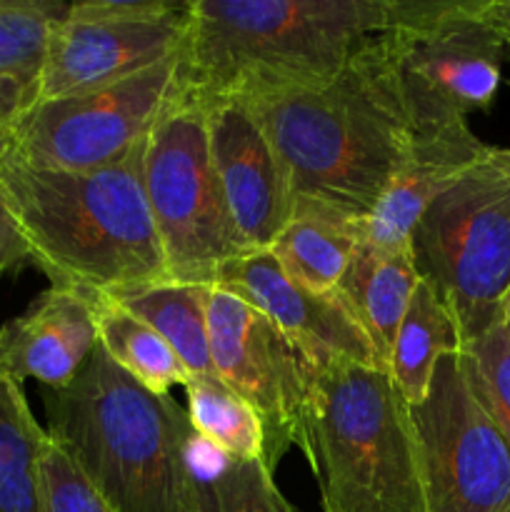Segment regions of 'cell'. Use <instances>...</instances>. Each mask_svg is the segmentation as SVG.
<instances>
[{
	"mask_svg": "<svg viewBox=\"0 0 510 512\" xmlns=\"http://www.w3.org/2000/svg\"><path fill=\"white\" fill-rule=\"evenodd\" d=\"M213 288L235 295L283 330L318 368L355 363L383 368L378 350L368 340L338 290L313 293L290 280L268 250H255L230 260L215 275Z\"/></svg>",
	"mask_w": 510,
	"mask_h": 512,
	"instance_id": "obj_13",
	"label": "cell"
},
{
	"mask_svg": "<svg viewBox=\"0 0 510 512\" xmlns=\"http://www.w3.org/2000/svg\"><path fill=\"white\" fill-rule=\"evenodd\" d=\"M203 110L210 155L245 250H268L295 213L288 173L248 105L228 100Z\"/></svg>",
	"mask_w": 510,
	"mask_h": 512,
	"instance_id": "obj_14",
	"label": "cell"
},
{
	"mask_svg": "<svg viewBox=\"0 0 510 512\" xmlns=\"http://www.w3.org/2000/svg\"><path fill=\"white\" fill-rule=\"evenodd\" d=\"M243 105L278 153L295 203L363 223L413 140L385 30L365 40L325 83Z\"/></svg>",
	"mask_w": 510,
	"mask_h": 512,
	"instance_id": "obj_1",
	"label": "cell"
},
{
	"mask_svg": "<svg viewBox=\"0 0 510 512\" xmlns=\"http://www.w3.org/2000/svg\"><path fill=\"white\" fill-rule=\"evenodd\" d=\"M25 263H30L28 243H25L23 233H20V225L15 220L13 210L8 208L3 193H0V275L20 268Z\"/></svg>",
	"mask_w": 510,
	"mask_h": 512,
	"instance_id": "obj_29",
	"label": "cell"
},
{
	"mask_svg": "<svg viewBox=\"0 0 510 512\" xmlns=\"http://www.w3.org/2000/svg\"><path fill=\"white\" fill-rule=\"evenodd\" d=\"M363 220L320 205L295 203V213L268 253L283 273L313 293H333L363 240Z\"/></svg>",
	"mask_w": 510,
	"mask_h": 512,
	"instance_id": "obj_18",
	"label": "cell"
},
{
	"mask_svg": "<svg viewBox=\"0 0 510 512\" xmlns=\"http://www.w3.org/2000/svg\"><path fill=\"white\" fill-rule=\"evenodd\" d=\"M210 290L213 285L160 283L115 300L145 320L173 348L190 378H205L215 375L208 330Z\"/></svg>",
	"mask_w": 510,
	"mask_h": 512,
	"instance_id": "obj_20",
	"label": "cell"
},
{
	"mask_svg": "<svg viewBox=\"0 0 510 512\" xmlns=\"http://www.w3.org/2000/svg\"><path fill=\"white\" fill-rule=\"evenodd\" d=\"M35 88L18 83V80L0 78V170L5 168L13 150L15 128L23 110L33 103Z\"/></svg>",
	"mask_w": 510,
	"mask_h": 512,
	"instance_id": "obj_28",
	"label": "cell"
},
{
	"mask_svg": "<svg viewBox=\"0 0 510 512\" xmlns=\"http://www.w3.org/2000/svg\"><path fill=\"white\" fill-rule=\"evenodd\" d=\"M460 350L463 335L453 313L440 295L420 280L400 320L393 353L388 358V373L405 403H423L438 360Z\"/></svg>",
	"mask_w": 510,
	"mask_h": 512,
	"instance_id": "obj_19",
	"label": "cell"
},
{
	"mask_svg": "<svg viewBox=\"0 0 510 512\" xmlns=\"http://www.w3.org/2000/svg\"><path fill=\"white\" fill-rule=\"evenodd\" d=\"M98 348L90 293L50 285L28 310L0 328V375L23 383L38 380L60 390Z\"/></svg>",
	"mask_w": 510,
	"mask_h": 512,
	"instance_id": "obj_15",
	"label": "cell"
},
{
	"mask_svg": "<svg viewBox=\"0 0 510 512\" xmlns=\"http://www.w3.org/2000/svg\"><path fill=\"white\" fill-rule=\"evenodd\" d=\"M190 0H83L50 35L33 100L88 93L138 75L185 45Z\"/></svg>",
	"mask_w": 510,
	"mask_h": 512,
	"instance_id": "obj_11",
	"label": "cell"
},
{
	"mask_svg": "<svg viewBox=\"0 0 510 512\" xmlns=\"http://www.w3.org/2000/svg\"><path fill=\"white\" fill-rule=\"evenodd\" d=\"M143 188L173 283L213 285L230 260L245 255L208 143V115L180 100L150 130Z\"/></svg>",
	"mask_w": 510,
	"mask_h": 512,
	"instance_id": "obj_8",
	"label": "cell"
},
{
	"mask_svg": "<svg viewBox=\"0 0 510 512\" xmlns=\"http://www.w3.org/2000/svg\"><path fill=\"white\" fill-rule=\"evenodd\" d=\"M185 398L190 425L210 448L240 463L265 458V430L258 413L218 375L190 378Z\"/></svg>",
	"mask_w": 510,
	"mask_h": 512,
	"instance_id": "obj_24",
	"label": "cell"
},
{
	"mask_svg": "<svg viewBox=\"0 0 510 512\" xmlns=\"http://www.w3.org/2000/svg\"><path fill=\"white\" fill-rule=\"evenodd\" d=\"M465 375L510 445V330L505 320L460 350Z\"/></svg>",
	"mask_w": 510,
	"mask_h": 512,
	"instance_id": "obj_26",
	"label": "cell"
},
{
	"mask_svg": "<svg viewBox=\"0 0 510 512\" xmlns=\"http://www.w3.org/2000/svg\"><path fill=\"white\" fill-rule=\"evenodd\" d=\"M420 280L440 295L463 345L505 320L510 293V170L488 158L428 205L408 238Z\"/></svg>",
	"mask_w": 510,
	"mask_h": 512,
	"instance_id": "obj_6",
	"label": "cell"
},
{
	"mask_svg": "<svg viewBox=\"0 0 510 512\" xmlns=\"http://www.w3.org/2000/svg\"><path fill=\"white\" fill-rule=\"evenodd\" d=\"M323 512H425L410 405L383 368H318L298 435Z\"/></svg>",
	"mask_w": 510,
	"mask_h": 512,
	"instance_id": "obj_5",
	"label": "cell"
},
{
	"mask_svg": "<svg viewBox=\"0 0 510 512\" xmlns=\"http://www.w3.org/2000/svg\"><path fill=\"white\" fill-rule=\"evenodd\" d=\"M488 153L490 145L470 130L468 120L413 130L408 155L365 220L363 240L385 250L408 248L410 230L428 205Z\"/></svg>",
	"mask_w": 510,
	"mask_h": 512,
	"instance_id": "obj_16",
	"label": "cell"
},
{
	"mask_svg": "<svg viewBox=\"0 0 510 512\" xmlns=\"http://www.w3.org/2000/svg\"><path fill=\"white\" fill-rule=\"evenodd\" d=\"M143 145L120 163L83 173L5 163L0 193L30 265L50 285L118 295L173 283L143 188Z\"/></svg>",
	"mask_w": 510,
	"mask_h": 512,
	"instance_id": "obj_3",
	"label": "cell"
},
{
	"mask_svg": "<svg viewBox=\"0 0 510 512\" xmlns=\"http://www.w3.org/2000/svg\"><path fill=\"white\" fill-rule=\"evenodd\" d=\"M508 512H510V510H508Z\"/></svg>",
	"mask_w": 510,
	"mask_h": 512,
	"instance_id": "obj_32",
	"label": "cell"
},
{
	"mask_svg": "<svg viewBox=\"0 0 510 512\" xmlns=\"http://www.w3.org/2000/svg\"><path fill=\"white\" fill-rule=\"evenodd\" d=\"M493 158L510 170V148H493Z\"/></svg>",
	"mask_w": 510,
	"mask_h": 512,
	"instance_id": "obj_31",
	"label": "cell"
},
{
	"mask_svg": "<svg viewBox=\"0 0 510 512\" xmlns=\"http://www.w3.org/2000/svg\"><path fill=\"white\" fill-rule=\"evenodd\" d=\"M493 13L498 18L500 28L505 30L508 35V43H510V0H493Z\"/></svg>",
	"mask_w": 510,
	"mask_h": 512,
	"instance_id": "obj_30",
	"label": "cell"
},
{
	"mask_svg": "<svg viewBox=\"0 0 510 512\" xmlns=\"http://www.w3.org/2000/svg\"><path fill=\"white\" fill-rule=\"evenodd\" d=\"M98 325V345L120 370L155 395L188 385L190 375L168 343L145 320L130 313L113 295L90 293Z\"/></svg>",
	"mask_w": 510,
	"mask_h": 512,
	"instance_id": "obj_21",
	"label": "cell"
},
{
	"mask_svg": "<svg viewBox=\"0 0 510 512\" xmlns=\"http://www.w3.org/2000/svg\"><path fill=\"white\" fill-rule=\"evenodd\" d=\"M410 418L425 512L510 510V445L470 388L460 353L438 360Z\"/></svg>",
	"mask_w": 510,
	"mask_h": 512,
	"instance_id": "obj_10",
	"label": "cell"
},
{
	"mask_svg": "<svg viewBox=\"0 0 510 512\" xmlns=\"http://www.w3.org/2000/svg\"><path fill=\"white\" fill-rule=\"evenodd\" d=\"M418 283L420 275L408 248L385 250L368 240H360L335 288L355 323L378 350L385 368L393 353L400 320Z\"/></svg>",
	"mask_w": 510,
	"mask_h": 512,
	"instance_id": "obj_17",
	"label": "cell"
},
{
	"mask_svg": "<svg viewBox=\"0 0 510 512\" xmlns=\"http://www.w3.org/2000/svg\"><path fill=\"white\" fill-rule=\"evenodd\" d=\"M395 0H190L183 103H253L333 78L390 28Z\"/></svg>",
	"mask_w": 510,
	"mask_h": 512,
	"instance_id": "obj_2",
	"label": "cell"
},
{
	"mask_svg": "<svg viewBox=\"0 0 510 512\" xmlns=\"http://www.w3.org/2000/svg\"><path fill=\"white\" fill-rule=\"evenodd\" d=\"M385 40L413 130L493 105L510 50L493 0H395Z\"/></svg>",
	"mask_w": 510,
	"mask_h": 512,
	"instance_id": "obj_7",
	"label": "cell"
},
{
	"mask_svg": "<svg viewBox=\"0 0 510 512\" xmlns=\"http://www.w3.org/2000/svg\"><path fill=\"white\" fill-rule=\"evenodd\" d=\"M190 463L195 512H298L280 493L263 460H230L198 435Z\"/></svg>",
	"mask_w": 510,
	"mask_h": 512,
	"instance_id": "obj_23",
	"label": "cell"
},
{
	"mask_svg": "<svg viewBox=\"0 0 510 512\" xmlns=\"http://www.w3.org/2000/svg\"><path fill=\"white\" fill-rule=\"evenodd\" d=\"M48 433L23 388L0 375V512H40V463Z\"/></svg>",
	"mask_w": 510,
	"mask_h": 512,
	"instance_id": "obj_22",
	"label": "cell"
},
{
	"mask_svg": "<svg viewBox=\"0 0 510 512\" xmlns=\"http://www.w3.org/2000/svg\"><path fill=\"white\" fill-rule=\"evenodd\" d=\"M208 330L215 375L258 413L263 463L275 473L298 443L318 365L263 313L225 290H210Z\"/></svg>",
	"mask_w": 510,
	"mask_h": 512,
	"instance_id": "obj_12",
	"label": "cell"
},
{
	"mask_svg": "<svg viewBox=\"0 0 510 512\" xmlns=\"http://www.w3.org/2000/svg\"><path fill=\"white\" fill-rule=\"evenodd\" d=\"M40 512H115L83 470L48 438L40 463Z\"/></svg>",
	"mask_w": 510,
	"mask_h": 512,
	"instance_id": "obj_27",
	"label": "cell"
},
{
	"mask_svg": "<svg viewBox=\"0 0 510 512\" xmlns=\"http://www.w3.org/2000/svg\"><path fill=\"white\" fill-rule=\"evenodd\" d=\"M48 438L115 512H195L198 433L170 395H155L95 348L65 388H43Z\"/></svg>",
	"mask_w": 510,
	"mask_h": 512,
	"instance_id": "obj_4",
	"label": "cell"
},
{
	"mask_svg": "<svg viewBox=\"0 0 510 512\" xmlns=\"http://www.w3.org/2000/svg\"><path fill=\"white\" fill-rule=\"evenodd\" d=\"M68 3L55 0H0V78L35 88L55 25Z\"/></svg>",
	"mask_w": 510,
	"mask_h": 512,
	"instance_id": "obj_25",
	"label": "cell"
},
{
	"mask_svg": "<svg viewBox=\"0 0 510 512\" xmlns=\"http://www.w3.org/2000/svg\"><path fill=\"white\" fill-rule=\"evenodd\" d=\"M180 58L183 48L163 63L105 88L33 100L18 120L8 163L63 173L120 163L183 100Z\"/></svg>",
	"mask_w": 510,
	"mask_h": 512,
	"instance_id": "obj_9",
	"label": "cell"
}]
</instances>
